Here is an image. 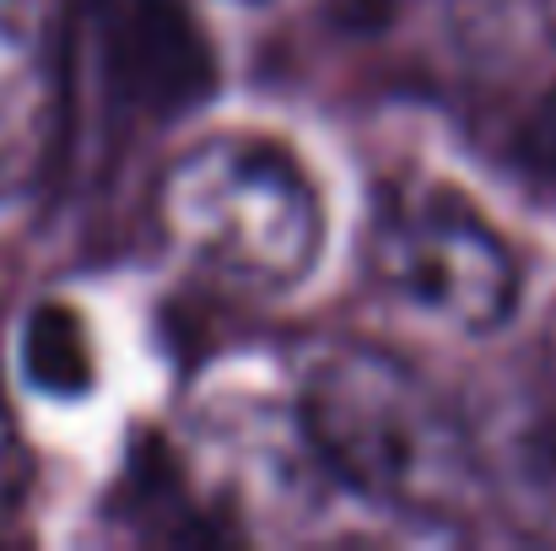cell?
Listing matches in <instances>:
<instances>
[{
	"instance_id": "obj_1",
	"label": "cell",
	"mask_w": 556,
	"mask_h": 551,
	"mask_svg": "<svg viewBox=\"0 0 556 551\" xmlns=\"http://www.w3.org/2000/svg\"><path fill=\"white\" fill-rule=\"evenodd\" d=\"M292 411L330 487L394 519L459 530L492 503V460L459 400L389 347H319Z\"/></svg>"
},
{
	"instance_id": "obj_2",
	"label": "cell",
	"mask_w": 556,
	"mask_h": 551,
	"mask_svg": "<svg viewBox=\"0 0 556 551\" xmlns=\"http://www.w3.org/2000/svg\"><path fill=\"white\" fill-rule=\"evenodd\" d=\"M168 243L243 292H292L325 249V200L308 168L270 136H205L157 184Z\"/></svg>"
},
{
	"instance_id": "obj_3",
	"label": "cell",
	"mask_w": 556,
	"mask_h": 551,
	"mask_svg": "<svg viewBox=\"0 0 556 551\" xmlns=\"http://www.w3.org/2000/svg\"><path fill=\"white\" fill-rule=\"evenodd\" d=\"M363 260L372 287L443 330L492 336L519 314L525 265L514 243L448 184H389L372 205Z\"/></svg>"
},
{
	"instance_id": "obj_4",
	"label": "cell",
	"mask_w": 556,
	"mask_h": 551,
	"mask_svg": "<svg viewBox=\"0 0 556 551\" xmlns=\"http://www.w3.org/2000/svg\"><path fill=\"white\" fill-rule=\"evenodd\" d=\"M185 465H205V487L216 492V514H232V530H287L314 514L330 476L319 471L298 411H270L260 400L211 405L194 427Z\"/></svg>"
},
{
	"instance_id": "obj_5",
	"label": "cell",
	"mask_w": 556,
	"mask_h": 551,
	"mask_svg": "<svg viewBox=\"0 0 556 551\" xmlns=\"http://www.w3.org/2000/svg\"><path fill=\"white\" fill-rule=\"evenodd\" d=\"M65 152V60L38 0H0V205L33 200Z\"/></svg>"
},
{
	"instance_id": "obj_6",
	"label": "cell",
	"mask_w": 556,
	"mask_h": 551,
	"mask_svg": "<svg viewBox=\"0 0 556 551\" xmlns=\"http://www.w3.org/2000/svg\"><path fill=\"white\" fill-rule=\"evenodd\" d=\"M443 38L476 76H525L556 54V0H443Z\"/></svg>"
},
{
	"instance_id": "obj_7",
	"label": "cell",
	"mask_w": 556,
	"mask_h": 551,
	"mask_svg": "<svg viewBox=\"0 0 556 551\" xmlns=\"http://www.w3.org/2000/svg\"><path fill=\"white\" fill-rule=\"evenodd\" d=\"M22 373L33 389L54 400H76L98 384V352L87 336V320L71 303H38L22 325Z\"/></svg>"
},
{
	"instance_id": "obj_8",
	"label": "cell",
	"mask_w": 556,
	"mask_h": 551,
	"mask_svg": "<svg viewBox=\"0 0 556 551\" xmlns=\"http://www.w3.org/2000/svg\"><path fill=\"white\" fill-rule=\"evenodd\" d=\"M508 163H514V174L530 184L535 195H552L556 200V87H546L535 98V109L508 136Z\"/></svg>"
},
{
	"instance_id": "obj_9",
	"label": "cell",
	"mask_w": 556,
	"mask_h": 551,
	"mask_svg": "<svg viewBox=\"0 0 556 551\" xmlns=\"http://www.w3.org/2000/svg\"><path fill=\"white\" fill-rule=\"evenodd\" d=\"M27 481H33V454H27V443H22L16 411H11L5 384H0V514H11V509L22 503Z\"/></svg>"
},
{
	"instance_id": "obj_10",
	"label": "cell",
	"mask_w": 556,
	"mask_h": 551,
	"mask_svg": "<svg viewBox=\"0 0 556 551\" xmlns=\"http://www.w3.org/2000/svg\"><path fill=\"white\" fill-rule=\"evenodd\" d=\"M232 5H270V0H232Z\"/></svg>"
}]
</instances>
